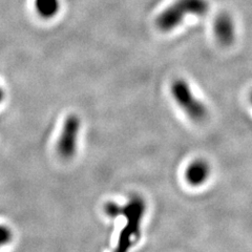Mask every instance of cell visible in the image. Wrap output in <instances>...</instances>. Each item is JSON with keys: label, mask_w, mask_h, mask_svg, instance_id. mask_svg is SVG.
Returning a JSON list of instances; mask_svg holds the SVG:
<instances>
[{"label": "cell", "mask_w": 252, "mask_h": 252, "mask_svg": "<svg viewBox=\"0 0 252 252\" xmlns=\"http://www.w3.org/2000/svg\"><path fill=\"white\" fill-rule=\"evenodd\" d=\"M208 10L207 0H176L158 16L156 25L161 31L169 32L178 28L186 16H204Z\"/></svg>", "instance_id": "6da1fadb"}, {"label": "cell", "mask_w": 252, "mask_h": 252, "mask_svg": "<svg viewBox=\"0 0 252 252\" xmlns=\"http://www.w3.org/2000/svg\"><path fill=\"white\" fill-rule=\"evenodd\" d=\"M145 214V202L140 196H133L122 206L121 216L126 218V226L121 231L117 250L123 252L128 250L136 243L140 234V226Z\"/></svg>", "instance_id": "7a4b0ae2"}, {"label": "cell", "mask_w": 252, "mask_h": 252, "mask_svg": "<svg viewBox=\"0 0 252 252\" xmlns=\"http://www.w3.org/2000/svg\"><path fill=\"white\" fill-rule=\"evenodd\" d=\"M171 94L179 106L194 122H202L207 118L206 105L194 96L190 86L183 79L175 80L171 85Z\"/></svg>", "instance_id": "3957f363"}, {"label": "cell", "mask_w": 252, "mask_h": 252, "mask_svg": "<svg viewBox=\"0 0 252 252\" xmlns=\"http://www.w3.org/2000/svg\"><path fill=\"white\" fill-rule=\"evenodd\" d=\"M80 126V119L76 115H69L63 124L57 149L59 155L64 159L72 158L77 151Z\"/></svg>", "instance_id": "277c9868"}, {"label": "cell", "mask_w": 252, "mask_h": 252, "mask_svg": "<svg viewBox=\"0 0 252 252\" xmlns=\"http://www.w3.org/2000/svg\"><path fill=\"white\" fill-rule=\"evenodd\" d=\"M214 32L220 45H232L235 40V26L231 16L228 13L219 14L214 22Z\"/></svg>", "instance_id": "5b68a950"}, {"label": "cell", "mask_w": 252, "mask_h": 252, "mask_svg": "<svg viewBox=\"0 0 252 252\" xmlns=\"http://www.w3.org/2000/svg\"><path fill=\"white\" fill-rule=\"evenodd\" d=\"M211 173L210 165L207 161L198 159L188 165L185 172V178L188 184L191 186H202L209 179Z\"/></svg>", "instance_id": "8992f818"}, {"label": "cell", "mask_w": 252, "mask_h": 252, "mask_svg": "<svg viewBox=\"0 0 252 252\" xmlns=\"http://www.w3.org/2000/svg\"><path fill=\"white\" fill-rule=\"evenodd\" d=\"M35 6L38 14L42 18H53L60 10L59 0H35Z\"/></svg>", "instance_id": "52a82bcc"}, {"label": "cell", "mask_w": 252, "mask_h": 252, "mask_svg": "<svg viewBox=\"0 0 252 252\" xmlns=\"http://www.w3.org/2000/svg\"><path fill=\"white\" fill-rule=\"evenodd\" d=\"M121 210H122V206L113 202L108 203L105 206V212L110 218H117L121 216Z\"/></svg>", "instance_id": "ba28073f"}, {"label": "cell", "mask_w": 252, "mask_h": 252, "mask_svg": "<svg viewBox=\"0 0 252 252\" xmlns=\"http://www.w3.org/2000/svg\"><path fill=\"white\" fill-rule=\"evenodd\" d=\"M12 240V231L10 228L0 225V246L5 245Z\"/></svg>", "instance_id": "9c48e42d"}, {"label": "cell", "mask_w": 252, "mask_h": 252, "mask_svg": "<svg viewBox=\"0 0 252 252\" xmlns=\"http://www.w3.org/2000/svg\"><path fill=\"white\" fill-rule=\"evenodd\" d=\"M2 99H3V92L1 89H0V102L2 101Z\"/></svg>", "instance_id": "30bf717a"}, {"label": "cell", "mask_w": 252, "mask_h": 252, "mask_svg": "<svg viewBox=\"0 0 252 252\" xmlns=\"http://www.w3.org/2000/svg\"><path fill=\"white\" fill-rule=\"evenodd\" d=\"M250 101H251V103H252V93H251V94H250Z\"/></svg>", "instance_id": "8fae6325"}]
</instances>
